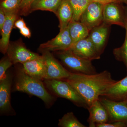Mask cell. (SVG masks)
<instances>
[{
  "instance_id": "obj_1",
  "label": "cell",
  "mask_w": 127,
  "mask_h": 127,
  "mask_svg": "<svg viewBox=\"0 0 127 127\" xmlns=\"http://www.w3.org/2000/svg\"><path fill=\"white\" fill-rule=\"evenodd\" d=\"M65 80L84 98L88 107L117 82L106 70L93 74L71 72Z\"/></svg>"
},
{
  "instance_id": "obj_2",
  "label": "cell",
  "mask_w": 127,
  "mask_h": 127,
  "mask_svg": "<svg viewBox=\"0 0 127 127\" xmlns=\"http://www.w3.org/2000/svg\"><path fill=\"white\" fill-rule=\"evenodd\" d=\"M41 81L28 75L23 67H19L16 70L15 90L36 96L46 104L50 105L54 98L46 90Z\"/></svg>"
},
{
  "instance_id": "obj_3",
  "label": "cell",
  "mask_w": 127,
  "mask_h": 127,
  "mask_svg": "<svg viewBox=\"0 0 127 127\" xmlns=\"http://www.w3.org/2000/svg\"><path fill=\"white\" fill-rule=\"evenodd\" d=\"M47 87L58 96L70 100L78 106H88L86 102L77 91L66 81L62 79H45Z\"/></svg>"
},
{
  "instance_id": "obj_4",
  "label": "cell",
  "mask_w": 127,
  "mask_h": 127,
  "mask_svg": "<svg viewBox=\"0 0 127 127\" xmlns=\"http://www.w3.org/2000/svg\"><path fill=\"white\" fill-rule=\"evenodd\" d=\"M57 55L62 62L72 70L83 74L96 73L92 61L80 57L70 50L60 51Z\"/></svg>"
},
{
  "instance_id": "obj_5",
  "label": "cell",
  "mask_w": 127,
  "mask_h": 127,
  "mask_svg": "<svg viewBox=\"0 0 127 127\" xmlns=\"http://www.w3.org/2000/svg\"><path fill=\"white\" fill-rule=\"evenodd\" d=\"M123 3L112 2L104 5L103 23L111 26L115 25L125 27V7Z\"/></svg>"
},
{
  "instance_id": "obj_6",
  "label": "cell",
  "mask_w": 127,
  "mask_h": 127,
  "mask_svg": "<svg viewBox=\"0 0 127 127\" xmlns=\"http://www.w3.org/2000/svg\"><path fill=\"white\" fill-rule=\"evenodd\" d=\"M104 5L92 1L82 14L79 21L85 25L90 32L103 22Z\"/></svg>"
},
{
  "instance_id": "obj_7",
  "label": "cell",
  "mask_w": 127,
  "mask_h": 127,
  "mask_svg": "<svg viewBox=\"0 0 127 127\" xmlns=\"http://www.w3.org/2000/svg\"><path fill=\"white\" fill-rule=\"evenodd\" d=\"M42 56L45 65V79H66L70 76L71 72L62 65L50 51H43Z\"/></svg>"
},
{
  "instance_id": "obj_8",
  "label": "cell",
  "mask_w": 127,
  "mask_h": 127,
  "mask_svg": "<svg viewBox=\"0 0 127 127\" xmlns=\"http://www.w3.org/2000/svg\"><path fill=\"white\" fill-rule=\"evenodd\" d=\"M72 45V40L67 26L64 30L60 31L54 39L41 44L40 48L43 51H65L69 50Z\"/></svg>"
},
{
  "instance_id": "obj_9",
  "label": "cell",
  "mask_w": 127,
  "mask_h": 127,
  "mask_svg": "<svg viewBox=\"0 0 127 127\" xmlns=\"http://www.w3.org/2000/svg\"><path fill=\"white\" fill-rule=\"evenodd\" d=\"M99 100L106 109L109 121L127 123V105L123 101H118L107 98H100Z\"/></svg>"
},
{
  "instance_id": "obj_10",
  "label": "cell",
  "mask_w": 127,
  "mask_h": 127,
  "mask_svg": "<svg viewBox=\"0 0 127 127\" xmlns=\"http://www.w3.org/2000/svg\"><path fill=\"white\" fill-rule=\"evenodd\" d=\"M7 57L13 64L25 63L41 57L37 53L31 51L21 43L9 44L7 52Z\"/></svg>"
},
{
  "instance_id": "obj_11",
  "label": "cell",
  "mask_w": 127,
  "mask_h": 127,
  "mask_svg": "<svg viewBox=\"0 0 127 127\" xmlns=\"http://www.w3.org/2000/svg\"><path fill=\"white\" fill-rule=\"evenodd\" d=\"M75 55L83 59L93 61L100 58V54L89 36L78 42L69 49Z\"/></svg>"
},
{
  "instance_id": "obj_12",
  "label": "cell",
  "mask_w": 127,
  "mask_h": 127,
  "mask_svg": "<svg viewBox=\"0 0 127 127\" xmlns=\"http://www.w3.org/2000/svg\"><path fill=\"white\" fill-rule=\"evenodd\" d=\"M88 109L89 113L88 120L89 127H96L98 124L109 122V116L106 109L99 99L89 106Z\"/></svg>"
},
{
  "instance_id": "obj_13",
  "label": "cell",
  "mask_w": 127,
  "mask_h": 127,
  "mask_svg": "<svg viewBox=\"0 0 127 127\" xmlns=\"http://www.w3.org/2000/svg\"><path fill=\"white\" fill-rule=\"evenodd\" d=\"M110 25L103 23L91 30L89 37L96 49L101 55L103 52L109 33Z\"/></svg>"
},
{
  "instance_id": "obj_14",
  "label": "cell",
  "mask_w": 127,
  "mask_h": 127,
  "mask_svg": "<svg viewBox=\"0 0 127 127\" xmlns=\"http://www.w3.org/2000/svg\"><path fill=\"white\" fill-rule=\"evenodd\" d=\"M11 78L6 75L0 80V111L1 113H9L12 110L10 102Z\"/></svg>"
},
{
  "instance_id": "obj_15",
  "label": "cell",
  "mask_w": 127,
  "mask_h": 127,
  "mask_svg": "<svg viewBox=\"0 0 127 127\" xmlns=\"http://www.w3.org/2000/svg\"><path fill=\"white\" fill-rule=\"evenodd\" d=\"M6 19L1 31V37L0 41L1 52L5 54L7 52L9 44V39L12 30L17 18V12H5Z\"/></svg>"
},
{
  "instance_id": "obj_16",
  "label": "cell",
  "mask_w": 127,
  "mask_h": 127,
  "mask_svg": "<svg viewBox=\"0 0 127 127\" xmlns=\"http://www.w3.org/2000/svg\"><path fill=\"white\" fill-rule=\"evenodd\" d=\"M22 64L24 70L31 76L39 80L45 79V65L42 56L39 58L26 62Z\"/></svg>"
},
{
  "instance_id": "obj_17",
  "label": "cell",
  "mask_w": 127,
  "mask_h": 127,
  "mask_svg": "<svg viewBox=\"0 0 127 127\" xmlns=\"http://www.w3.org/2000/svg\"><path fill=\"white\" fill-rule=\"evenodd\" d=\"M116 101H123L127 96V76L117 81L106 92L103 96Z\"/></svg>"
},
{
  "instance_id": "obj_18",
  "label": "cell",
  "mask_w": 127,
  "mask_h": 127,
  "mask_svg": "<svg viewBox=\"0 0 127 127\" xmlns=\"http://www.w3.org/2000/svg\"><path fill=\"white\" fill-rule=\"evenodd\" d=\"M73 13L72 7L69 0H62L56 14L59 19L60 31L68 26L72 19Z\"/></svg>"
},
{
  "instance_id": "obj_19",
  "label": "cell",
  "mask_w": 127,
  "mask_h": 127,
  "mask_svg": "<svg viewBox=\"0 0 127 127\" xmlns=\"http://www.w3.org/2000/svg\"><path fill=\"white\" fill-rule=\"evenodd\" d=\"M68 26L72 41V46L89 35L90 31L85 25L79 21H78L72 19Z\"/></svg>"
},
{
  "instance_id": "obj_20",
  "label": "cell",
  "mask_w": 127,
  "mask_h": 127,
  "mask_svg": "<svg viewBox=\"0 0 127 127\" xmlns=\"http://www.w3.org/2000/svg\"><path fill=\"white\" fill-rule=\"evenodd\" d=\"M62 0H34L30 7V12L37 10L48 11L56 15Z\"/></svg>"
},
{
  "instance_id": "obj_21",
  "label": "cell",
  "mask_w": 127,
  "mask_h": 127,
  "mask_svg": "<svg viewBox=\"0 0 127 127\" xmlns=\"http://www.w3.org/2000/svg\"><path fill=\"white\" fill-rule=\"evenodd\" d=\"M125 40L122 45L113 50V55L115 58L119 61L122 62L125 64L127 72V11L125 7Z\"/></svg>"
},
{
  "instance_id": "obj_22",
  "label": "cell",
  "mask_w": 127,
  "mask_h": 127,
  "mask_svg": "<svg viewBox=\"0 0 127 127\" xmlns=\"http://www.w3.org/2000/svg\"><path fill=\"white\" fill-rule=\"evenodd\" d=\"M69 1L73 10L72 19L79 21L82 14L92 1V0H69Z\"/></svg>"
},
{
  "instance_id": "obj_23",
  "label": "cell",
  "mask_w": 127,
  "mask_h": 127,
  "mask_svg": "<svg viewBox=\"0 0 127 127\" xmlns=\"http://www.w3.org/2000/svg\"><path fill=\"white\" fill-rule=\"evenodd\" d=\"M58 125L62 127H86L80 122L72 112H68L59 119Z\"/></svg>"
},
{
  "instance_id": "obj_24",
  "label": "cell",
  "mask_w": 127,
  "mask_h": 127,
  "mask_svg": "<svg viewBox=\"0 0 127 127\" xmlns=\"http://www.w3.org/2000/svg\"><path fill=\"white\" fill-rule=\"evenodd\" d=\"M22 0H2L0 8L5 12H18Z\"/></svg>"
},
{
  "instance_id": "obj_25",
  "label": "cell",
  "mask_w": 127,
  "mask_h": 127,
  "mask_svg": "<svg viewBox=\"0 0 127 127\" xmlns=\"http://www.w3.org/2000/svg\"><path fill=\"white\" fill-rule=\"evenodd\" d=\"M12 64L8 57L3 58L0 62V80L3 79L6 75L7 69L11 66Z\"/></svg>"
},
{
  "instance_id": "obj_26",
  "label": "cell",
  "mask_w": 127,
  "mask_h": 127,
  "mask_svg": "<svg viewBox=\"0 0 127 127\" xmlns=\"http://www.w3.org/2000/svg\"><path fill=\"white\" fill-rule=\"evenodd\" d=\"M34 0H22L21 3L19 11L22 15H27L30 12V7Z\"/></svg>"
},
{
  "instance_id": "obj_27",
  "label": "cell",
  "mask_w": 127,
  "mask_h": 127,
  "mask_svg": "<svg viewBox=\"0 0 127 127\" xmlns=\"http://www.w3.org/2000/svg\"><path fill=\"white\" fill-rule=\"evenodd\" d=\"M127 127V123L122 121L110 122L96 126L97 127Z\"/></svg>"
},
{
  "instance_id": "obj_28",
  "label": "cell",
  "mask_w": 127,
  "mask_h": 127,
  "mask_svg": "<svg viewBox=\"0 0 127 127\" xmlns=\"http://www.w3.org/2000/svg\"><path fill=\"white\" fill-rule=\"evenodd\" d=\"M6 19L5 12L2 8H0V30L1 31Z\"/></svg>"
},
{
  "instance_id": "obj_29",
  "label": "cell",
  "mask_w": 127,
  "mask_h": 127,
  "mask_svg": "<svg viewBox=\"0 0 127 127\" xmlns=\"http://www.w3.org/2000/svg\"><path fill=\"white\" fill-rule=\"evenodd\" d=\"M20 33L25 37L30 38L31 37V34L30 29L26 26L20 30Z\"/></svg>"
},
{
  "instance_id": "obj_30",
  "label": "cell",
  "mask_w": 127,
  "mask_h": 127,
  "mask_svg": "<svg viewBox=\"0 0 127 127\" xmlns=\"http://www.w3.org/2000/svg\"><path fill=\"white\" fill-rule=\"evenodd\" d=\"M14 26L19 30H21L25 27L26 26L25 21L22 18L17 20L14 24Z\"/></svg>"
},
{
  "instance_id": "obj_31",
  "label": "cell",
  "mask_w": 127,
  "mask_h": 127,
  "mask_svg": "<svg viewBox=\"0 0 127 127\" xmlns=\"http://www.w3.org/2000/svg\"><path fill=\"white\" fill-rule=\"evenodd\" d=\"M92 1L98 2L104 5L112 2H118L122 3L120 0H92Z\"/></svg>"
},
{
  "instance_id": "obj_32",
  "label": "cell",
  "mask_w": 127,
  "mask_h": 127,
  "mask_svg": "<svg viewBox=\"0 0 127 127\" xmlns=\"http://www.w3.org/2000/svg\"><path fill=\"white\" fill-rule=\"evenodd\" d=\"M121 2L122 3H124L127 6V0H120Z\"/></svg>"
},
{
  "instance_id": "obj_33",
  "label": "cell",
  "mask_w": 127,
  "mask_h": 127,
  "mask_svg": "<svg viewBox=\"0 0 127 127\" xmlns=\"http://www.w3.org/2000/svg\"><path fill=\"white\" fill-rule=\"evenodd\" d=\"M123 101H124V102L126 103V104H127V97L125 98V99H124Z\"/></svg>"
},
{
  "instance_id": "obj_34",
  "label": "cell",
  "mask_w": 127,
  "mask_h": 127,
  "mask_svg": "<svg viewBox=\"0 0 127 127\" xmlns=\"http://www.w3.org/2000/svg\"><path fill=\"white\" fill-rule=\"evenodd\" d=\"M126 7V9H127V7Z\"/></svg>"
}]
</instances>
